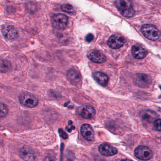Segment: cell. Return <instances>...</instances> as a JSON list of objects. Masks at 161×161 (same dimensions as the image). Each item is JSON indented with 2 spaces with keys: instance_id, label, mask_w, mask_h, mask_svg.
<instances>
[{
  "instance_id": "cell-1",
  "label": "cell",
  "mask_w": 161,
  "mask_h": 161,
  "mask_svg": "<svg viewBox=\"0 0 161 161\" xmlns=\"http://www.w3.org/2000/svg\"><path fill=\"white\" fill-rule=\"evenodd\" d=\"M114 5L124 17L130 18L134 16L135 11L130 0H116Z\"/></svg>"
},
{
  "instance_id": "cell-2",
  "label": "cell",
  "mask_w": 161,
  "mask_h": 161,
  "mask_svg": "<svg viewBox=\"0 0 161 161\" xmlns=\"http://www.w3.org/2000/svg\"><path fill=\"white\" fill-rule=\"evenodd\" d=\"M141 31L143 35L149 40H158L161 36L160 31L151 24L144 25L141 28Z\"/></svg>"
},
{
  "instance_id": "cell-3",
  "label": "cell",
  "mask_w": 161,
  "mask_h": 161,
  "mask_svg": "<svg viewBox=\"0 0 161 161\" xmlns=\"http://www.w3.org/2000/svg\"><path fill=\"white\" fill-rule=\"evenodd\" d=\"M19 101L22 105L27 108H33L38 105L37 98L28 92L22 93L19 96Z\"/></svg>"
},
{
  "instance_id": "cell-4",
  "label": "cell",
  "mask_w": 161,
  "mask_h": 161,
  "mask_svg": "<svg viewBox=\"0 0 161 161\" xmlns=\"http://www.w3.org/2000/svg\"><path fill=\"white\" fill-rule=\"evenodd\" d=\"M68 23V18L62 14H55L52 18L53 26L58 30H63L67 27Z\"/></svg>"
},
{
  "instance_id": "cell-5",
  "label": "cell",
  "mask_w": 161,
  "mask_h": 161,
  "mask_svg": "<svg viewBox=\"0 0 161 161\" xmlns=\"http://www.w3.org/2000/svg\"><path fill=\"white\" fill-rule=\"evenodd\" d=\"M135 157L142 161L150 160L153 156V153L149 147L144 146H140L135 149L134 151Z\"/></svg>"
},
{
  "instance_id": "cell-6",
  "label": "cell",
  "mask_w": 161,
  "mask_h": 161,
  "mask_svg": "<svg viewBox=\"0 0 161 161\" xmlns=\"http://www.w3.org/2000/svg\"><path fill=\"white\" fill-rule=\"evenodd\" d=\"M134 84L142 88H147L149 87L152 83L151 77L145 74H137L134 78Z\"/></svg>"
},
{
  "instance_id": "cell-7",
  "label": "cell",
  "mask_w": 161,
  "mask_h": 161,
  "mask_svg": "<svg viewBox=\"0 0 161 161\" xmlns=\"http://www.w3.org/2000/svg\"><path fill=\"white\" fill-rule=\"evenodd\" d=\"M125 42V39L123 36L114 35L110 37L108 41V44L112 49H117L123 46Z\"/></svg>"
},
{
  "instance_id": "cell-8",
  "label": "cell",
  "mask_w": 161,
  "mask_h": 161,
  "mask_svg": "<svg viewBox=\"0 0 161 161\" xmlns=\"http://www.w3.org/2000/svg\"><path fill=\"white\" fill-rule=\"evenodd\" d=\"M2 33L6 38L8 40L16 39L18 36V32L16 28L10 25H6L2 27Z\"/></svg>"
},
{
  "instance_id": "cell-9",
  "label": "cell",
  "mask_w": 161,
  "mask_h": 161,
  "mask_svg": "<svg viewBox=\"0 0 161 161\" xmlns=\"http://www.w3.org/2000/svg\"><path fill=\"white\" fill-rule=\"evenodd\" d=\"M78 113L84 119H91L95 115V110L89 105H83L78 108Z\"/></svg>"
},
{
  "instance_id": "cell-10",
  "label": "cell",
  "mask_w": 161,
  "mask_h": 161,
  "mask_svg": "<svg viewBox=\"0 0 161 161\" xmlns=\"http://www.w3.org/2000/svg\"><path fill=\"white\" fill-rule=\"evenodd\" d=\"M87 57L91 61L96 63H102L107 60L106 57L100 51L91 50L88 52Z\"/></svg>"
},
{
  "instance_id": "cell-11",
  "label": "cell",
  "mask_w": 161,
  "mask_h": 161,
  "mask_svg": "<svg viewBox=\"0 0 161 161\" xmlns=\"http://www.w3.org/2000/svg\"><path fill=\"white\" fill-rule=\"evenodd\" d=\"M131 53L134 58L138 59L145 58L148 54L147 50L140 44L133 45L131 48Z\"/></svg>"
},
{
  "instance_id": "cell-12",
  "label": "cell",
  "mask_w": 161,
  "mask_h": 161,
  "mask_svg": "<svg viewBox=\"0 0 161 161\" xmlns=\"http://www.w3.org/2000/svg\"><path fill=\"white\" fill-rule=\"evenodd\" d=\"M67 78L73 85L80 87L81 84V77L80 73L75 69H71L68 72Z\"/></svg>"
},
{
  "instance_id": "cell-13",
  "label": "cell",
  "mask_w": 161,
  "mask_h": 161,
  "mask_svg": "<svg viewBox=\"0 0 161 161\" xmlns=\"http://www.w3.org/2000/svg\"><path fill=\"white\" fill-rule=\"evenodd\" d=\"M80 132L82 137L89 142H92L94 140V132L90 125L84 124L80 128Z\"/></svg>"
},
{
  "instance_id": "cell-14",
  "label": "cell",
  "mask_w": 161,
  "mask_h": 161,
  "mask_svg": "<svg viewBox=\"0 0 161 161\" xmlns=\"http://www.w3.org/2000/svg\"><path fill=\"white\" fill-rule=\"evenodd\" d=\"M98 150L102 155L106 157L114 156L117 153V150L116 148L106 143L100 145Z\"/></svg>"
},
{
  "instance_id": "cell-15",
  "label": "cell",
  "mask_w": 161,
  "mask_h": 161,
  "mask_svg": "<svg viewBox=\"0 0 161 161\" xmlns=\"http://www.w3.org/2000/svg\"><path fill=\"white\" fill-rule=\"evenodd\" d=\"M19 156L23 160L25 161H34L36 159L34 151L26 147H24L20 149Z\"/></svg>"
},
{
  "instance_id": "cell-16",
  "label": "cell",
  "mask_w": 161,
  "mask_h": 161,
  "mask_svg": "<svg viewBox=\"0 0 161 161\" xmlns=\"http://www.w3.org/2000/svg\"><path fill=\"white\" fill-rule=\"evenodd\" d=\"M140 114L143 120L149 123L155 122L158 117V114L151 110H142L140 113Z\"/></svg>"
},
{
  "instance_id": "cell-17",
  "label": "cell",
  "mask_w": 161,
  "mask_h": 161,
  "mask_svg": "<svg viewBox=\"0 0 161 161\" xmlns=\"http://www.w3.org/2000/svg\"><path fill=\"white\" fill-rule=\"evenodd\" d=\"M93 77L99 84L106 86L108 82L109 78L108 75L101 72H96L93 74Z\"/></svg>"
},
{
  "instance_id": "cell-18",
  "label": "cell",
  "mask_w": 161,
  "mask_h": 161,
  "mask_svg": "<svg viewBox=\"0 0 161 161\" xmlns=\"http://www.w3.org/2000/svg\"><path fill=\"white\" fill-rule=\"evenodd\" d=\"M11 63L5 59H0V72L5 73L11 69Z\"/></svg>"
},
{
  "instance_id": "cell-19",
  "label": "cell",
  "mask_w": 161,
  "mask_h": 161,
  "mask_svg": "<svg viewBox=\"0 0 161 161\" xmlns=\"http://www.w3.org/2000/svg\"><path fill=\"white\" fill-rule=\"evenodd\" d=\"M8 113V107L5 104L0 103V118L5 117L7 115Z\"/></svg>"
},
{
  "instance_id": "cell-20",
  "label": "cell",
  "mask_w": 161,
  "mask_h": 161,
  "mask_svg": "<svg viewBox=\"0 0 161 161\" xmlns=\"http://www.w3.org/2000/svg\"><path fill=\"white\" fill-rule=\"evenodd\" d=\"M61 9L65 12L69 13H73L74 9L73 7L69 4H65L61 6Z\"/></svg>"
},
{
  "instance_id": "cell-21",
  "label": "cell",
  "mask_w": 161,
  "mask_h": 161,
  "mask_svg": "<svg viewBox=\"0 0 161 161\" xmlns=\"http://www.w3.org/2000/svg\"><path fill=\"white\" fill-rule=\"evenodd\" d=\"M154 127L158 131H161V119H157L154 122Z\"/></svg>"
},
{
  "instance_id": "cell-22",
  "label": "cell",
  "mask_w": 161,
  "mask_h": 161,
  "mask_svg": "<svg viewBox=\"0 0 161 161\" xmlns=\"http://www.w3.org/2000/svg\"><path fill=\"white\" fill-rule=\"evenodd\" d=\"M58 133H59V135L61 138H63L64 140H66L68 138V135L66 133L65 131L63 129H59L58 130Z\"/></svg>"
},
{
  "instance_id": "cell-23",
  "label": "cell",
  "mask_w": 161,
  "mask_h": 161,
  "mask_svg": "<svg viewBox=\"0 0 161 161\" xmlns=\"http://www.w3.org/2000/svg\"><path fill=\"white\" fill-rule=\"evenodd\" d=\"M45 161H59L58 158L54 155H50L45 159Z\"/></svg>"
},
{
  "instance_id": "cell-24",
  "label": "cell",
  "mask_w": 161,
  "mask_h": 161,
  "mask_svg": "<svg viewBox=\"0 0 161 161\" xmlns=\"http://www.w3.org/2000/svg\"><path fill=\"white\" fill-rule=\"evenodd\" d=\"M94 39V36L92 34H89L85 37V41L87 42H91Z\"/></svg>"
},
{
  "instance_id": "cell-25",
  "label": "cell",
  "mask_w": 161,
  "mask_h": 161,
  "mask_svg": "<svg viewBox=\"0 0 161 161\" xmlns=\"http://www.w3.org/2000/svg\"><path fill=\"white\" fill-rule=\"evenodd\" d=\"M66 129H67V130H68L69 132H71L72 130L75 129V127L74 126H71L70 128H68L67 127Z\"/></svg>"
},
{
  "instance_id": "cell-26",
  "label": "cell",
  "mask_w": 161,
  "mask_h": 161,
  "mask_svg": "<svg viewBox=\"0 0 161 161\" xmlns=\"http://www.w3.org/2000/svg\"><path fill=\"white\" fill-rule=\"evenodd\" d=\"M121 161H132L130 160H129V159H123V160H121Z\"/></svg>"
},
{
  "instance_id": "cell-27",
  "label": "cell",
  "mask_w": 161,
  "mask_h": 161,
  "mask_svg": "<svg viewBox=\"0 0 161 161\" xmlns=\"http://www.w3.org/2000/svg\"><path fill=\"white\" fill-rule=\"evenodd\" d=\"M160 89L161 90V86H160ZM159 98H161V95H160V96L159 97Z\"/></svg>"
},
{
  "instance_id": "cell-28",
  "label": "cell",
  "mask_w": 161,
  "mask_h": 161,
  "mask_svg": "<svg viewBox=\"0 0 161 161\" xmlns=\"http://www.w3.org/2000/svg\"><path fill=\"white\" fill-rule=\"evenodd\" d=\"M67 161H72L71 160L69 159V160H68Z\"/></svg>"
}]
</instances>
